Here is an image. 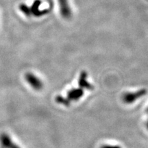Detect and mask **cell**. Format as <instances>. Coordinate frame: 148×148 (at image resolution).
<instances>
[{"instance_id": "5", "label": "cell", "mask_w": 148, "mask_h": 148, "mask_svg": "<svg viewBox=\"0 0 148 148\" xmlns=\"http://www.w3.org/2000/svg\"><path fill=\"white\" fill-rule=\"evenodd\" d=\"M86 78H87V73L84 71L81 72L78 82L79 87L82 88V89L83 88H86V89L88 90H92L93 89V86L86 80Z\"/></svg>"}, {"instance_id": "7", "label": "cell", "mask_w": 148, "mask_h": 148, "mask_svg": "<svg viewBox=\"0 0 148 148\" xmlns=\"http://www.w3.org/2000/svg\"><path fill=\"white\" fill-rule=\"evenodd\" d=\"M101 148H121V147H119V146H118V145H107L102 146Z\"/></svg>"}, {"instance_id": "9", "label": "cell", "mask_w": 148, "mask_h": 148, "mask_svg": "<svg viewBox=\"0 0 148 148\" xmlns=\"http://www.w3.org/2000/svg\"><path fill=\"white\" fill-rule=\"evenodd\" d=\"M147 112H148V108H147Z\"/></svg>"}, {"instance_id": "8", "label": "cell", "mask_w": 148, "mask_h": 148, "mask_svg": "<svg viewBox=\"0 0 148 148\" xmlns=\"http://www.w3.org/2000/svg\"><path fill=\"white\" fill-rule=\"evenodd\" d=\"M147 129H148V122H147Z\"/></svg>"}, {"instance_id": "6", "label": "cell", "mask_w": 148, "mask_h": 148, "mask_svg": "<svg viewBox=\"0 0 148 148\" xmlns=\"http://www.w3.org/2000/svg\"><path fill=\"white\" fill-rule=\"evenodd\" d=\"M56 100L57 102L58 103H60V104L64 105V106H69L70 105V101L67 99V97H64L62 96L58 95L57 96L56 98Z\"/></svg>"}, {"instance_id": "1", "label": "cell", "mask_w": 148, "mask_h": 148, "mask_svg": "<svg viewBox=\"0 0 148 148\" xmlns=\"http://www.w3.org/2000/svg\"><path fill=\"white\" fill-rule=\"evenodd\" d=\"M146 93H147V90H146V89H144V88L134 92H127V93L123 95V100L124 101V102L127 103H133L136 100H137L138 98L145 95Z\"/></svg>"}, {"instance_id": "3", "label": "cell", "mask_w": 148, "mask_h": 148, "mask_svg": "<svg viewBox=\"0 0 148 148\" xmlns=\"http://www.w3.org/2000/svg\"><path fill=\"white\" fill-rule=\"evenodd\" d=\"M0 142L3 148H21L12 141L7 134L2 133L0 135Z\"/></svg>"}, {"instance_id": "2", "label": "cell", "mask_w": 148, "mask_h": 148, "mask_svg": "<svg viewBox=\"0 0 148 148\" xmlns=\"http://www.w3.org/2000/svg\"><path fill=\"white\" fill-rule=\"evenodd\" d=\"M25 78L26 79L27 82L29 83V84L34 89L36 90L42 89V86H43V84H42V81L38 77H36L34 74L32 73H27L25 74Z\"/></svg>"}, {"instance_id": "4", "label": "cell", "mask_w": 148, "mask_h": 148, "mask_svg": "<svg viewBox=\"0 0 148 148\" xmlns=\"http://www.w3.org/2000/svg\"><path fill=\"white\" fill-rule=\"evenodd\" d=\"M84 95V90L82 88H73L67 92V99L71 101L79 100Z\"/></svg>"}]
</instances>
